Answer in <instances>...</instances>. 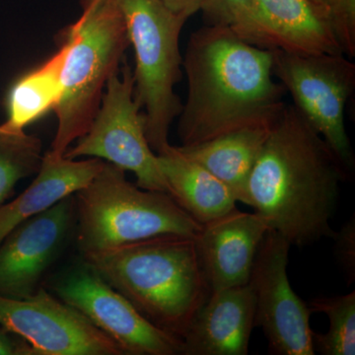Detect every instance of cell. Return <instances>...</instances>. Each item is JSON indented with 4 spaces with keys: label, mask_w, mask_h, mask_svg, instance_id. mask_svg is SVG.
<instances>
[{
    "label": "cell",
    "mask_w": 355,
    "mask_h": 355,
    "mask_svg": "<svg viewBox=\"0 0 355 355\" xmlns=\"http://www.w3.org/2000/svg\"><path fill=\"white\" fill-rule=\"evenodd\" d=\"M183 69L188 97L178 123L182 146L272 123L286 105V89L273 76L272 50L225 26L207 24L191 33Z\"/></svg>",
    "instance_id": "6da1fadb"
},
{
    "label": "cell",
    "mask_w": 355,
    "mask_h": 355,
    "mask_svg": "<svg viewBox=\"0 0 355 355\" xmlns=\"http://www.w3.org/2000/svg\"><path fill=\"white\" fill-rule=\"evenodd\" d=\"M349 177L327 142L286 104L250 175L247 205L291 246H305L333 238L340 184Z\"/></svg>",
    "instance_id": "7a4b0ae2"
},
{
    "label": "cell",
    "mask_w": 355,
    "mask_h": 355,
    "mask_svg": "<svg viewBox=\"0 0 355 355\" xmlns=\"http://www.w3.org/2000/svg\"><path fill=\"white\" fill-rule=\"evenodd\" d=\"M83 261L150 323L181 340L211 292L189 236H157Z\"/></svg>",
    "instance_id": "3957f363"
},
{
    "label": "cell",
    "mask_w": 355,
    "mask_h": 355,
    "mask_svg": "<svg viewBox=\"0 0 355 355\" xmlns=\"http://www.w3.org/2000/svg\"><path fill=\"white\" fill-rule=\"evenodd\" d=\"M83 13L60 35L67 48L58 128L50 153L64 156L87 132L109 79L121 69L130 46L127 28L116 0H80Z\"/></svg>",
    "instance_id": "277c9868"
},
{
    "label": "cell",
    "mask_w": 355,
    "mask_h": 355,
    "mask_svg": "<svg viewBox=\"0 0 355 355\" xmlns=\"http://www.w3.org/2000/svg\"><path fill=\"white\" fill-rule=\"evenodd\" d=\"M74 198L83 256L157 236L197 238L202 227L169 193L139 188L109 162Z\"/></svg>",
    "instance_id": "5b68a950"
},
{
    "label": "cell",
    "mask_w": 355,
    "mask_h": 355,
    "mask_svg": "<svg viewBox=\"0 0 355 355\" xmlns=\"http://www.w3.org/2000/svg\"><path fill=\"white\" fill-rule=\"evenodd\" d=\"M116 1L135 51V98L144 110L149 146L157 153L169 144L170 128L183 108L175 86L183 73L180 36L188 19L162 0Z\"/></svg>",
    "instance_id": "8992f818"
},
{
    "label": "cell",
    "mask_w": 355,
    "mask_h": 355,
    "mask_svg": "<svg viewBox=\"0 0 355 355\" xmlns=\"http://www.w3.org/2000/svg\"><path fill=\"white\" fill-rule=\"evenodd\" d=\"M273 76L301 116L352 175L354 153L345 108L355 87V64L345 53H299L273 49Z\"/></svg>",
    "instance_id": "52a82bcc"
},
{
    "label": "cell",
    "mask_w": 355,
    "mask_h": 355,
    "mask_svg": "<svg viewBox=\"0 0 355 355\" xmlns=\"http://www.w3.org/2000/svg\"><path fill=\"white\" fill-rule=\"evenodd\" d=\"M135 98V79L127 62L109 79L101 104L87 132L64 157L98 158L132 172L144 190L168 193L157 154L149 146L144 114Z\"/></svg>",
    "instance_id": "ba28073f"
},
{
    "label": "cell",
    "mask_w": 355,
    "mask_h": 355,
    "mask_svg": "<svg viewBox=\"0 0 355 355\" xmlns=\"http://www.w3.org/2000/svg\"><path fill=\"white\" fill-rule=\"evenodd\" d=\"M55 297L108 336L123 355H178L182 340L146 320L123 294L84 263L53 286Z\"/></svg>",
    "instance_id": "9c48e42d"
},
{
    "label": "cell",
    "mask_w": 355,
    "mask_h": 355,
    "mask_svg": "<svg viewBox=\"0 0 355 355\" xmlns=\"http://www.w3.org/2000/svg\"><path fill=\"white\" fill-rule=\"evenodd\" d=\"M291 246L272 229L261 242L248 282L254 296V328L263 330L270 354L314 355L312 312L287 275Z\"/></svg>",
    "instance_id": "30bf717a"
},
{
    "label": "cell",
    "mask_w": 355,
    "mask_h": 355,
    "mask_svg": "<svg viewBox=\"0 0 355 355\" xmlns=\"http://www.w3.org/2000/svg\"><path fill=\"white\" fill-rule=\"evenodd\" d=\"M0 326L24 340L35 355H123L111 338L42 287L29 298L0 294Z\"/></svg>",
    "instance_id": "8fae6325"
},
{
    "label": "cell",
    "mask_w": 355,
    "mask_h": 355,
    "mask_svg": "<svg viewBox=\"0 0 355 355\" xmlns=\"http://www.w3.org/2000/svg\"><path fill=\"white\" fill-rule=\"evenodd\" d=\"M76 224L74 195L14 228L0 243V294L29 298Z\"/></svg>",
    "instance_id": "7c38bea8"
},
{
    "label": "cell",
    "mask_w": 355,
    "mask_h": 355,
    "mask_svg": "<svg viewBox=\"0 0 355 355\" xmlns=\"http://www.w3.org/2000/svg\"><path fill=\"white\" fill-rule=\"evenodd\" d=\"M270 229L258 212H243L237 207L202 224L196 246L210 291L249 282L257 254Z\"/></svg>",
    "instance_id": "4fadbf2b"
},
{
    "label": "cell",
    "mask_w": 355,
    "mask_h": 355,
    "mask_svg": "<svg viewBox=\"0 0 355 355\" xmlns=\"http://www.w3.org/2000/svg\"><path fill=\"white\" fill-rule=\"evenodd\" d=\"M254 328L249 284L210 292L182 338L183 355H247Z\"/></svg>",
    "instance_id": "5bb4252c"
},
{
    "label": "cell",
    "mask_w": 355,
    "mask_h": 355,
    "mask_svg": "<svg viewBox=\"0 0 355 355\" xmlns=\"http://www.w3.org/2000/svg\"><path fill=\"white\" fill-rule=\"evenodd\" d=\"M104 163L98 158L77 160L50 151L44 154L32 184L15 200L0 207V243L23 222L84 188Z\"/></svg>",
    "instance_id": "9a60e30c"
},
{
    "label": "cell",
    "mask_w": 355,
    "mask_h": 355,
    "mask_svg": "<svg viewBox=\"0 0 355 355\" xmlns=\"http://www.w3.org/2000/svg\"><path fill=\"white\" fill-rule=\"evenodd\" d=\"M156 154L168 193L198 223L202 225L237 207L232 191L179 146L169 144Z\"/></svg>",
    "instance_id": "2e32d148"
},
{
    "label": "cell",
    "mask_w": 355,
    "mask_h": 355,
    "mask_svg": "<svg viewBox=\"0 0 355 355\" xmlns=\"http://www.w3.org/2000/svg\"><path fill=\"white\" fill-rule=\"evenodd\" d=\"M258 4L277 49L299 53H343L324 3L258 0Z\"/></svg>",
    "instance_id": "e0dca14e"
},
{
    "label": "cell",
    "mask_w": 355,
    "mask_h": 355,
    "mask_svg": "<svg viewBox=\"0 0 355 355\" xmlns=\"http://www.w3.org/2000/svg\"><path fill=\"white\" fill-rule=\"evenodd\" d=\"M272 123L248 125L195 146H179L247 205V186Z\"/></svg>",
    "instance_id": "ac0fdd59"
},
{
    "label": "cell",
    "mask_w": 355,
    "mask_h": 355,
    "mask_svg": "<svg viewBox=\"0 0 355 355\" xmlns=\"http://www.w3.org/2000/svg\"><path fill=\"white\" fill-rule=\"evenodd\" d=\"M67 48L60 44L55 55L39 67L20 77L7 96V119L0 130L11 135L25 132V128L57 108L62 95V69Z\"/></svg>",
    "instance_id": "d6986e66"
},
{
    "label": "cell",
    "mask_w": 355,
    "mask_h": 355,
    "mask_svg": "<svg viewBox=\"0 0 355 355\" xmlns=\"http://www.w3.org/2000/svg\"><path fill=\"white\" fill-rule=\"evenodd\" d=\"M311 312L324 313L330 320L328 333L313 331L315 352L324 355L355 354V292L316 297L308 303Z\"/></svg>",
    "instance_id": "ffe728a7"
},
{
    "label": "cell",
    "mask_w": 355,
    "mask_h": 355,
    "mask_svg": "<svg viewBox=\"0 0 355 355\" xmlns=\"http://www.w3.org/2000/svg\"><path fill=\"white\" fill-rule=\"evenodd\" d=\"M43 158V144L39 137L0 130V207L13 195L21 180L37 174Z\"/></svg>",
    "instance_id": "44dd1931"
},
{
    "label": "cell",
    "mask_w": 355,
    "mask_h": 355,
    "mask_svg": "<svg viewBox=\"0 0 355 355\" xmlns=\"http://www.w3.org/2000/svg\"><path fill=\"white\" fill-rule=\"evenodd\" d=\"M203 14L209 24L225 26L250 44L270 50L277 49L258 0H210Z\"/></svg>",
    "instance_id": "7402d4cb"
},
{
    "label": "cell",
    "mask_w": 355,
    "mask_h": 355,
    "mask_svg": "<svg viewBox=\"0 0 355 355\" xmlns=\"http://www.w3.org/2000/svg\"><path fill=\"white\" fill-rule=\"evenodd\" d=\"M340 50L355 57V0H324Z\"/></svg>",
    "instance_id": "603a6c76"
},
{
    "label": "cell",
    "mask_w": 355,
    "mask_h": 355,
    "mask_svg": "<svg viewBox=\"0 0 355 355\" xmlns=\"http://www.w3.org/2000/svg\"><path fill=\"white\" fill-rule=\"evenodd\" d=\"M333 238L336 240V258L347 273L349 282L355 279V219L350 218Z\"/></svg>",
    "instance_id": "cb8c5ba5"
},
{
    "label": "cell",
    "mask_w": 355,
    "mask_h": 355,
    "mask_svg": "<svg viewBox=\"0 0 355 355\" xmlns=\"http://www.w3.org/2000/svg\"><path fill=\"white\" fill-rule=\"evenodd\" d=\"M0 355H35V352L24 340L0 326Z\"/></svg>",
    "instance_id": "d4e9b609"
},
{
    "label": "cell",
    "mask_w": 355,
    "mask_h": 355,
    "mask_svg": "<svg viewBox=\"0 0 355 355\" xmlns=\"http://www.w3.org/2000/svg\"><path fill=\"white\" fill-rule=\"evenodd\" d=\"M162 2L173 13L189 19L198 11L203 12L209 6L210 0H162Z\"/></svg>",
    "instance_id": "484cf974"
},
{
    "label": "cell",
    "mask_w": 355,
    "mask_h": 355,
    "mask_svg": "<svg viewBox=\"0 0 355 355\" xmlns=\"http://www.w3.org/2000/svg\"><path fill=\"white\" fill-rule=\"evenodd\" d=\"M314 1L320 2V3H324V0H314Z\"/></svg>",
    "instance_id": "4316f807"
}]
</instances>
